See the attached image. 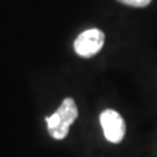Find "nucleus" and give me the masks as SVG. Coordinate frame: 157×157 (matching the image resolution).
Listing matches in <instances>:
<instances>
[{
  "label": "nucleus",
  "instance_id": "obj_1",
  "mask_svg": "<svg viewBox=\"0 0 157 157\" xmlns=\"http://www.w3.org/2000/svg\"><path fill=\"white\" fill-rule=\"evenodd\" d=\"M78 117V108L72 98H65L59 108L50 117L45 118L48 132L52 139L63 140L67 136L70 126Z\"/></svg>",
  "mask_w": 157,
  "mask_h": 157
},
{
  "label": "nucleus",
  "instance_id": "obj_3",
  "mask_svg": "<svg viewBox=\"0 0 157 157\" xmlns=\"http://www.w3.org/2000/svg\"><path fill=\"white\" fill-rule=\"evenodd\" d=\"M100 124L108 142L119 143L126 134V124L122 117L114 109H105L100 114Z\"/></svg>",
  "mask_w": 157,
  "mask_h": 157
},
{
  "label": "nucleus",
  "instance_id": "obj_2",
  "mask_svg": "<svg viewBox=\"0 0 157 157\" xmlns=\"http://www.w3.org/2000/svg\"><path fill=\"white\" fill-rule=\"evenodd\" d=\"M105 43V34L100 29L91 28L78 35L73 43V49L76 54L84 58L97 55Z\"/></svg>",
  "mask_w": 157,
  "mask_h": 157
},
{
  "label": "nucleus",
  "instance_id": "obj_4",
  "mask_svg": "<svg viewBox=\"0 0 157 157\" xmlns=\"http://www.w3.org/2000/svg\"><path fill=\"white\" fill-rule=\"evenodd\" d=\"M118 1L132 7H146L151 2V0H118Z\"/></svg>",
  "mask_w": 157,
  "mask_h": 157
}]
</instances>
